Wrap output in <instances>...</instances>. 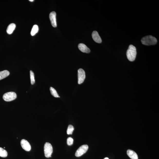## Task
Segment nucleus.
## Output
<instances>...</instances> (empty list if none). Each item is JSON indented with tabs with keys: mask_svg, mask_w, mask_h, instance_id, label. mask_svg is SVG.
Instances as JSON below:
<instances>
[{
	"mask_svg": "<svg viewBox=\"0 0 159 159\" xmlns=\"http://www.w3.org/2000/svg\"><path fill=\"white\" fill-rule=\"evenodd\" d=\"M136 54V48L133 45H130L126 53L128 59L130 61H134L135 59Z\"/></svg>",
	"mask_w": 159,
	"mask_h": 159,
	"instance_id": "obj_1",
	"label": "nucleus"
},
{
	"mask_svg": "<svg viewBox=\"0 0 159 159\" xmlns=\"http://www.w3.org/2000/svg\"><path fill=\"white\" fill-rule=\"evenodd\" d=\"M143 44L146 45H154L157 43L156 38L152 35H148L143 38L141 40Z\"/></svg>",
	"mask_w": 159,
	"mask_h": 159,
	"instance_id": "obj_2",
	"label": "nucleus"
},
{
	"mask_svg": "<svg viewBox=\"0 0 159 159\" xmlns=\"http://www.w3.org/2000/svg\"><path fill=\"white\" fill-rule=\"evenodd\" d=\"M44 152L46 157H51V155L53 152V148L51 144L50 143L46 142L44 145Z\"/></svg>",
	"mask_w": 159,
	"mask_h": 159,
	"instance_id": "obj_3",
	"label": "nucleus"
},
{
	"mask_svg": "<svg viewBox=\"0 0 159 159\" xmlns=\"http://www.w3.org/2000/svg\"><path fill=\"white\" fill-rule=\"evenodd\" d=\"M17 94L15 92H7L4 95L3 98L6 101H11L16 98Z\"/></svg>",
	"mask_w": 159,
	"mask_h": 159,
	"instance_id": "obj_4",
	"label": "nucleus"
},
{
	"mask_svg": "<svg viewBox=\"0 0 159 159\" xmlns=\"http://www.w3.org/2000/svg\"><path fill=\"white\" fill-rule=\"evenodd\" d=\"M88 146L87 145H84L78 148L76 153L75 155L76 157L81 156L87 152Z\"/></svg>",
	"mask_w": 159,
	"mask_h": 159,
	"instance_id": "obj_5",
	"label": "nucleus"
},
{
	"mask_svg": "<svg viewBox=\"0 0 159 159\" xmlns=\"http://www.w3.org/2000/svg\"><path fill=\"white\" fill-rule=\"evenodd\" d=\"M86 78L85 72L84 70L80 68L78 70V83L80 84L83 83Z\"/></svg>",
	"mask_w": 159,
	"mask_h": 159,
	"instance_id": "obj_6",
	"label": "nucleus"
},
{
	"mask_svg": "<svg viewBox=\"0 0 159 159\" xmlns=\"http://www.w3.org/2000/svg\"><path fill=\"white\" fill-rule=\"evenodd\" d=\"M22 148L26 151L29 152L31 149V146L29 142L25 139H22L21 142Z\"/></svg>",
	"mask_w": 159,
	"mask_h": 159,
	"instance_id": "obj_7",
	"label": "nucleus"
},
{
	"mask_svg": "<svg viewBox=\"0 0 159 159\" xmlns=\"http://www.w3.org/2000/svg\"><path fill=\"white\" fill-rule=\"evenodd\" d=\"M49 18L51 25L54 27H57L56 21V13L55 12H52L50 14Z\"/></svg>",
	"mask_w": 159,
	"mask_h": 159,
	"instance_id": "obj_8",
	"label": "nucleus"
},
{
	"mask_svg": "<svg viewBox=\"0 0 159 159\" xmlns=\"http://www.w3.org/2000/svg\"><path fill=\"white\" fill-rule=\"evenodd\" d=\"M92 37L94 41L97 43H100L102 42V40L97 32L94 31L92 33Z\"/></svg>",
	"mask_w": 159,
	"mask_h": 159,
	"instance_id": "obj_9",
	"label": "nucleus"
},
{
	"mask_svg": "<svg viewBox=\"0 0 159 159\" xmlns=\"http://www.w3.org/2000/svg\"><path fill=\"white\" fill-rule=\"evenodd\" d=\"M78 48L80 51L83 53H88L90 52L89 48L84 44H79L78 45Z\"/></svg>",
	"mask_w": 159,
	"mask_h": 159,
	"instance_id": "obj_10",
	"label": "nucleus"
},
{
	"mask_svg": "<svg viewBox=\"0 0 159 159\" xmlns=\"http://www.w3.org/2000/svg\"><path fill=\"white\" fill-rule=\"evenodd\" d=\"M127 153L128 156L132 159H138L137 154L134 151L128 149Z\"/></svg>",
	"mask_w": 159,
	"mask_h": 159,
	"instance_id": "obj_11",
	"label": "nucleus"
},
{
	"mask_svg": "<svg viewBox=\"0 0 159 159\" xmlns=\"http://www.w3.org/2000/svg\"><path fill=\"white\" fill-rule=\"evenodd\" d=\"M16 25L14 23H11L8 26L7 30V34H12L15 29Z\"/></svg>",
	"mask_w": 159,
	"mask_h": 159,
	"instance_id": "obj_12",
	"label": "nucleus"
},
{
	"mask_svg": "<svg viewBox=\"0 0 159 159\" xmlns=\"http://www.w3.org/2000/svg\"><path fill=\"white\" fill-rule=\"evenodd\" d=\"M10 72L7 70L0 72V80L7 77L10 75Z\"/></svg>",
	"mask_w": 159,
	"mask_h": 159,
	"instance_id": "obj_13",
	"label": "nucleus"
},
{
	"mask_svg": "<svg viewBox=\"0 0 159 159\" xmlns=\"http://www.w3.org/2000/svg\"><path fill=\"white\" fill-rule=\"evenodd\" d=\"M39 31V28L37 25H34L32 28L31 32V35L32 36L35 35L38 33Z\"/></svg>",
	"mask_w": 159,
	"mask_h": 159,
	"instance_id": "obj_14",
	"label": "nucleus"
},
{
	"mask_svg": "<svg viewBox=\"0 0 159 159\" xmlns=\"http://www.w3.org/2000/svg\"><path fill=\"white\" fill-rule=\"evenodd\" d=\"M50 90L52 95L55 98L60 97V96L58 95L57 91L54 88L52 87H51L50 88Z\"/></svg>",
	"mask_w": 159,
	"mask_h": 159,
	"instance_id": "obj_15",
	"label": "nucleus"
},
{
	"mask_svg": "<svg viewBox=\"0 0 159 159\" xmlns=\"http://www.w3.org/2000/svg\"><path fill=\"white\" fill-rule=\"evenodd\" d=\"M7 156V151L3 148L0 147V156L2 157H6Z\"/></svg>",
	"mask_w": 159,
	"mask_h": 159,
	"instance_id": "obj_16",
	"label": "nucleus"
},
{
	"mask_svg": "<svg viewBox=\"0 0 159 159\" xmlns=\"http://www.w3.org/2000/svg\"><path fill=\"white\" fill-rule=\"evenodd\" d=\"M30 78H31V83L32 85H33L35 83V77H34V74L33 72L31 70L30 71Z\"/></svg>",
	"mask_w": 159,
	"mask_h": 159,
	"instance_id": "obj_17",
	"label": "nucleus"
},
{
	"mask_svg": "<svg viewBox=\"0 0 159 159\" xmlns=\"http://www.w3.org/2000/svg\"><path fill=\"white\" fill-rule=\"evenodd\" d=\"M74 130L73 126L71 125L68 126L67 130V134L68 135L72 134Z\"/></svg>",
	"mask_w": 159,
	"mask_h": 159,
	"instance_id": "obj_18",
	"label": "nucleus"
},
{
	"mask_svg": "<svg viewBox=\"0 0 159 159\" xmlns=\"http://www.w3.org/2000/svg\"><path fill=\"white\" fill-rule=\"evenodd\" d=\"M73 140L71 137L68 138L67 140V144L68 145L71 146L73 144Z\"/></svg>",
	"mask_w": 159,
	"mask_h": 159,
	"instance_id": "obj_19",
	"label": "nucleus"
},
{
	"mask_svg": "<svg viewBox=\"0 0 159 159\" xmlns=\"http://www.w3.org/2000/svg\"><path fill=\"white\" fill-rule=\"evenodd\" d=\"M29 1L30 2H33L34 1V0H29Z\"/></svg>",
	"mask_w": 159,
	"mask_h": 159,
	"instance_id": "obj_20",
	"label": "nucleus"
},
{
	"mask_svg": "<svg viewBox=\"0 0 159 159\" xmlns=\"http://www.w3.org/2000/svg\"><path fill=\"white\" fill-rule=\"evenodd\" d=\"M104 159H109V158L107 157H106Z\"/></svg>",
	"mask_w": 159,
	"mask_h": 159,
	"instance_id": "obj_21",
	"label": "nucleus"
}]
</instances>
